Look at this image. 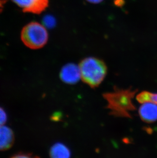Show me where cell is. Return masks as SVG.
<instances>
[{"label": "cell", "instance_id": "obj_6", "mask_svg": "<svg viewBox=\"0 0 157 158\" xmlns=\"http://www.w3.org/2000/svg\"><path fill=\"white\" fill-rule=\"evenodd\" d=\"M139 114L141 119L144 122L151 123L157 120V105L151 102L142 103Z\"/></svg>", "mask_w": 157, "mask_h": 158}, {"label": "cell", "instance_id": "obj_5", "mask_svg": "<svg viewBox=\"0 0 157 158\" xmlns=\"http://www.w3.org/2000/svg\"><path fill=\"white\" fill-rule=\"evenodd\" d=\"M60 77L61 80L66 84H76L81 78L79 67L74 64H66L61 69Z\"/></svg>", "mask_w": 157, "mask_h": 158}, {"label": "cell", "instance_id": "obj_13", "mask_svg": "<svg viewBox=\"0 0 157 158\" xmlns=\"http://www.w3.org/2000/svg\"><path fill=\"white\" fill-rule=\"evenodd\" d=\"M6 2H7L6 0H0V14L3 11L5 4H6Z\"/></svg>", "mask_w": 157, "mask_h": 158}, {"label": "cell", "instance_id": "obj_7", "mask_svg": "<svg viewBox=\"0 0 157 158\" xmlns=\"http://www.w3.org/2000/svg\"><path fill=\"white\" fill-rule=\"evenodd\" d=\"M14 142V131L9 127H0V151H7L10 148Z\"/></svg>", "mask_w": 157, "mask_h": 158}, {"label": "cell", "instance_id": "obj_14", "mask_svg": "<svg viewBox=\"0 0 157 158\" xmlns=\"http://www.w3.org/2000/svg\"><path fill=\"white\" fill-rule=\"evenodd\" d=\"M86 1L92 4H99L102 2L104 0H86Z\"/></svg>", "mask_w": 157, "mask_h": 158}, {"label": "cell", "instance_id": "obj_8", "mask_svg": "<svg viewBox=\"0 0 157 158\" xmlns=\"http://www.w3.org/2000/svg\"><path fill=\"white\" fill-rule=\"evenodd\" d=\"M50 155L52 158H69L70 157V152L62 143H57L50 148Z\"/></svg>", "mask_w": 157, "mask_h": 158}, {"label": "cell", "instance_id": "obj_15", "mask_svg": "<svg viewBox=\"0 0 157 158\" xmlns=\"http://www.w3.org/2000/svg\"><path fill=\"white\" fill-rule=\"evenodd\" d=\"M123 3H124L123 0H115V1L116 5H118V6H121L123 4Z\"/></svg>", "mask_w": 157, "mask_h": 158}, {"label": "cell", "instance_id": "obj_2", "mask_svg": "<svg viewBox=\"0 0 157 158\" xmlns=\"http://www.w3.org/2000/svg\"><path fill=\"white\" fill-rule=\"evenodd\" d=\"M81 78L91 88H96L102 83L107 74L105 63L99 58L89 57L82 60L79 64Z\"/></svg>", "mask_w": 157, "mask_h": 158}, {"label": "cell", "instance_id": "obj_1", "mask_svg": "<svg viewBox=\"0 0 157 158\" xmlns=\"http://www.w3.org/2000/svg\"><path fill=\"white\" fill-rule=\"evenodd\" d=\"M137 92L136 90L121 89L116 88L112 92L103 95L107 102V108L111 115L114 116L131 118V112L135 110V106L132 99Z\"/></svg>", "mask_w": 157, "mask_h": 158}, {"label": "cell", "instance_id": "obj_10", "mask_svg": "<svg viewBox=\"0 0 157 158\" xmlns=\"http://www.w3.org/2000/svg\"><path fill=\"white\" fill-rule=\"evenodd\" d=\"M43 25L48 28H52L55 27L56 24V19L53 16L50 15H46L42 20Z\"/></svg>", "mask_w": 157, "mask_h": 158}, {"label": "cell", "instance_id": "obj_12", "mask_svg": "<svg viewBox=\"0 0 157 158\" xmlns=\"http://www.w3.org/2000/svg\"><path fill=\"white\" fill-rule=\"evenodd\" d=\"M12 157L13 158H31V157H33V156H32V154L30 153L20 152L15 154Z\"/></svg>", "mask_w": 157, "mask_h": 158}, {"label": "cell", "instance_id": "obj_11", "mask_svg": "<svg viewBox=\"0 0 157 158\" xmlns=\"http://www.w3.org/2000/svg\"><path fill=\"white\" fill-rule=\"evenodd\" d=\"M7 120V115L4 110L0 107V127L4 125Z\"/></svg>", "mask_w": 157, "mask_h": 158}, {"label": "cell", "instance_id": "obj_9", "mask_svg": "<svg viewBox=\"0 0 157 158\" xmlns=\"http://www.w3.org/2000/svg\"><path fill=\"white\" fill-rule=\"evenodd\" d=\"M137 100L139 103H143L146 102H151L157 105V94L143 91L138 94Z\"/></svg>", "mask_w": 157, "mask_h": 158}, {"label": "cell", "instance_id": "obj_3", "mask_svg": "<svg viewBox=\"0 0 157 158\" xmlns=\"http://www.w3.org/2000/svg\"><path fill=\"white\" fill-rule=\"evenodd\" d=\"M21 37L26 46L31 49H39L46 45L49 34L45 26L32 22L23 27Z\"/></svg>", "mask_w": 157, "mask_h": 158}, {"label": "cell", "instance_id": "obj_4", "mask_svg": "<svg viewBox=\"0 0 157 158\" xmlns=\"http://www.w3.org/2000/svg\"><path fill=\"white\" fill-rule=\"evenodd\" d=\"M23 12L40 14L49 6V0H12Z\"/></svg>", "mask_w": 157, "mask_h": 158}]
</instances>
